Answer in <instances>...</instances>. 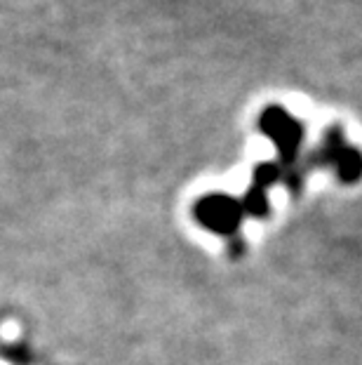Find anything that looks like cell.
<instances>
[{"label": "cell", "instance_id": "277c9868", "mask_svg": "<svg viewBox=\"0 0 362 365\" xmlns=\"http://www.w3.org/2000/svg\"><path fill=\"white\" fill-rule=\"evenodd\" d=\"M278 180H282V168L278 165V163H259L257 170H254V180H252L247 196L240 200L245 215L264 217L268 212L266 191L271 189Z\"/></svg>", "mask_w": 362, "mask_h": 365}, {"label": "cell", "instance_id": "6da1fadb", "mask_svg": "<svg viewBox=\"0 0 362 365\" xmlns=\"http://www.w3.org/2000/svg\"><path fill=\"white\" fill-rule=\"evenodd\" d=\"M259 130L271 139L278 149L282 168V180L289 189H302V173L297 168L299 160V151H302V142H304V123L297 120L287 108H282L278 104H271L261 111L259 120H257Z\"/></svg>", "mask_w": 362, "mask_h": 365}, {"label": "cell", "instance_id": "7a4b0ae2", "mask_svg": "<svg viewBox=\"0 0 362 365\" xmlns=\"http://www.w3.org/2000/svg\"><path fill=\"white\" fill-rule=\"evenodd\" d=\"M308 168H332L344 184H353L362 177V153L346 142L341 125H329L322 137V146L308 156L304 170Z\"/></svg>", "mask_w": 362, "mask_h": 365}, {"label": "cell", "instance_id": "3957f363", "mask_svg": "<svg viewBox=\"0 0 362 365\" xmlns=\"http://www.w3.org/2000/svg\"><path fill=\"white\" fill-rule=\"evenodd\" d=\"M196 217L205 224L207 229L217 231V234H235L240 227L245 210L240 205V200L221 196V193H212L198 200L196 205Z\"/></svg>", "mask_w": 362, "mask_h": 365}]
</instances>
